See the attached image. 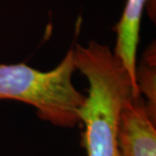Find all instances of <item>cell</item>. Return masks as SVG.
<instances>
[{
	"label": "cell",
	"mask_w": 156,
	"mask_h": 156,
	"mask_svg": "<svg viewBox=\"0 0 156 156\" xmlns=\"http://www.w3.org/2000/svg\"><path fill=\"white\" fill-rule=\"evenodd\" d=\"M147 0H127L124 12L115 30L117 42L114 50L115 56L129 74L134 87L140 94L137 85V49H138L141 17Z\"/></svg>",
	"instance_id": "cell-4"
},
{
	"label": "cell",
	"mask_w": 156,
	"mask_h": 156,
	"mask_svg": "<svg viewBox=\"0 0 156 156\" xmlns=\"http://www.w3.org/2000/svg\"><path fill=\"white\" fill-rule=\"evenodd\" d=\"M155 119L142 96L125 102L118 122L119 156H156Z\"/></svg>",
	"instance_id": "cell-3"
},
{
	"label": "cell",
	"mask_w": 156,
	"mask_h": 156,
	"mask_svg": "<svg viewBox=\"0 0 156 156\" xmlns=\"http://www.w3.org/2000/svg\"><path fill=\"white\" fill-rule=\"evenodd\" d=\"M74 63L88 82L87 95L80 110L86 155L119 156L117 131L121 110L129 98L141 95L108 46L94 41L87 46L77 45Z\"/></svg>",
	"instance_id": "cell-1"
},
{
	"label": "cell",
	"mask_w": 156,
	"mask_h": 156,
	"mask_svg": "<svg viewBox=\"0 0 156 156\" xmlns=\"http://www.w3.org/2000/svg\"><path fill=\"white\" fill-rule=\"evenodd\" d=\"M74 48L50 71H40L24 63H0V101L11 99L36 108L41 120L64 128L81 123L80 110L85 95L76 89Z\"/></svg>",
	"instance_id": "cell-2"
},
{
	"label": "cell",
	"mask_w": 156,
	"mask_h": 156,
	"mask_svg": "<svg viewBox=\"0 0 156 156\" xmlns=\"http://www.w3.org/2000/svg\"><path fill=\"white\" fill-rule=\"evenodd\" d=\"M137 85L140 95H144L145 104L152 116L156 117V91H155V49H149L137 68Z\"/></svg>",
	"instance_id": "cell-5"
}]
</instances>
